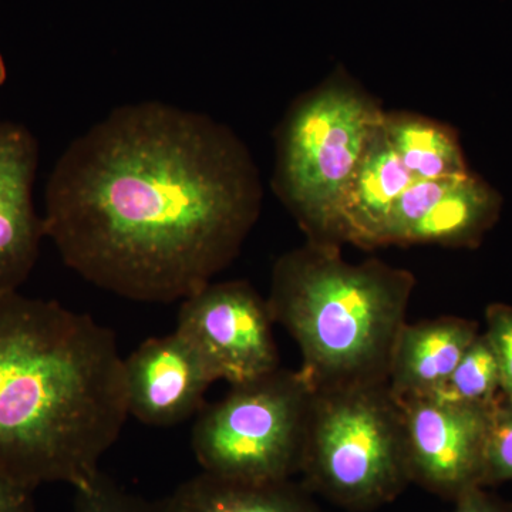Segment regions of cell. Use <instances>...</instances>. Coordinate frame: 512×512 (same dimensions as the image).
<instances>
[{
  "label": "cell",
  "instance_id": "obj_11",
  "mask_svg": "<svg viewBox=\"0 0 512 512\" xmlns=\"http://www.w3.org/2000/svg\"><path fill=\"white\" fill-rule=\"evenodd\" d=\"M478 335L476 322L457 316L404 323L387 375L394 399L406 402L433 396Z\"/></svg>",
  "mask_w": 512,
  "mask_h": 512
},
{
  "label": "cell",
  "instance_id": "obj_23",
  "mask_svg": "<svg viewBox=\"0 0 512 512\" xmlns=\"http://www.w3.org/2000/svg\"><path fill=\"white\" fill-rule=\"evenodd\" d=\"M8 79V69H6L5 59H3L2 53H0V87L5 84Z\"/></svg>",
  "mask_w": 512,
  "mask_h": 512
},
{
  "label": "cell",
  "instance_id": "obj_16",
  "mask_svg": "<svg viewBox=\"0 0 512 512\" xmlns=\"http://www.w3.org/2000/svg\"><path fill=\"white\" fill-rule=\"evenodd\" d=\"M501 396L500 367L493 346L483 333L468 346L447 382L430 397L448 403L491 406Z\"/></svg>",
  "mask_w": 512,
  "mask_h": 512
},
{
  "label": "cell",
  "instance_id": "obj_4",
  "mask_svg": "<svg viewBox=\"0 0 512 512\" xmlns=\"http://www.w3.org/2000/svg\"><path fill=\"white\" fill-rule=\"evenodd\" d=\"M384 113L342 69L286 110L276 128L271 185L306 242L342 248L340 204Z\"/></svg>",
  "mask_w": 512,
  "mask_h": 512
},
{
  "label": "cell",
  "instance_id": "obj_19",
  "mask_svg": "<svg viewBox=\"0 0 512 512\" xmlns=\"http://www.w3.org/2000/svg\"><path fill=\"white\" fill-rule=\"evenodd\" d=\"M512 481V403L501 397L491 414L484 487Z\"/></svg>",
  "mask_w": 512,
  "mask_h": 512
},
{
  "label": "cell",
  "instance_id": "obj_12",
  "mask_svg": "<svg viewBox=\"0 0 512 512\" xmlns=\"http://www.w3.org/2000/svg\"><path fill=\"white\" fill-rule=\"evenodd\" d=\"M383 124V121H382ZM382 124L346 188L338 214V241L357 248L383 247V235L394 204L416 178L390 146Z\"/></svg>",
  "mask_w": 512,
  "mask_h": 512
},
{
  "label": "cell",
  "instance_id": "obj_1",
  "mask_svg": "<svg viewBox=\"0 0 512 512\" xmlns=\"http://www.w3.org/2000/svg\"><path fill=\"white\" fill-rule=\"evenodd\" d=\"M261 175L225 124L163 101L117 107L74 138L46 187V238L84 281L128 301H184L234 262Z\"/></svg>",
  "mask_w": 512,
  "mask_h": 512
},
{
  "label": "cell",
  "instance_id": "obj_20",
  "mask_svg": "<svg viewBox=\"0 0 512 512\" xmlns=\"http://www.w3.org/2000/svg\"><path fill=\"white\" fill-rule=\"evenodd\" d=\"M485 336L493 346L500 367L501 394L512 403V306L493 303L485 311Z\"/></svg>",
  "mask_w": 512,
  "mask_h": 512
},
{
  "label": "cell",
  "instance_id": "obj_7",
  "mask_svg": "<svg viewBox=\"0 0 512 512\" xmlns=\"http://www.w3.org/2000/svg\"><path fill=\"white\" fill-rule=\"evenodd\" d=\"M175 332L215 382H254L279 367L268 301L247 281L215 282L181 301Z\"/></svg>",
  "mask_w": 512,
  "mask_h": 512
},
{
  "label": "cell",
  "instance_id": "obj_8",
  "mask_svg": "<svg viewBox=\"0 0 512 512\" xmlns=\"http://www.w3.org/2000/svg\"><path fill=\"white\" fill-rule=\"evenodd\" d=\"M399 403L412 483L453 501L470 488L484 487L485 448L497 403H448L434 397Z\"/></svg>",
  "mask_w": 512,
  "mask_h": 512
},
{
  "label": "cell",
  "instance_id": "obj_3",
  "mask_svg": "<svg viewBox=\"0 0 512 512\" xmlns=\"http://www.w3.org/2000/svg\"><path fill=\"white\" fill-rule=\"evenodd\" d=\"M416 279L380 261L352 264L342 248L305 242L279 256L268 301L302 355L313 390L387 383Z\"/></svg>",
  "mask_w": 512,
  "mask_h": 512
},
{
  "label": "cell",
  "instance_id": "obj_13",
  "mask_svg": "<svg viewBox=\"0 0 512 512\" xmlns=\"http://www.w3.org/2000/svg\"><path fill=\"white\" fill-rule=\"evenodd\" d=\"M501 208L500 192L487 181L473 173L461 175L426 217L410 229L402 247L476 248L497 222Z\"/></svg>",
  "mask_w": 512,
  "mask_h": 512
},
{
  "label": "cell",
  "instance_id": "obj_14",
  "mask_svg": "<svg viewBox=\"0 0 512 512\" xmlns=\"http://www.w3.org/2000/svg\"><path fill=\"white\" fill-rule=\"evenodd\" d=\"M161 512H325L292 481L241 483L201 473L158 504Z\"/></svg>",
  "mask_w": 512,
  "mask_h": 512
},
{
  "label": "cell",
  "instance_id": "obj_22",
  "mask_svg": "<svg viewBox=\"0 0 512 512\" xmlns=\"http://www.w3.org/2000/svg\"><path fill=\"white\" fill-rule=\"evenodd\" d=\"M0 512H35L33 491L0 480Z\"/></svg>",
  "mask_w": 512,
  "mask_h": 512
},
{
  "label": "cell",
  "instance_id": "obj_21",
  "mask_svg": "<svg viewBox=\"0 0 512 512\" xmlns=\"http://www.w3.org/2000/svg\"><path fill=\"white\" fill-rule=\"evenodd\" d=\"M454 508L450 512H512V503L501 500L484 490V487H473L464 491L454 500Z\"/></svg>",
  "mask_w": 512,
  "mask_h": 512
},
{
  "label": "cell",
  "instance_id": "obj_17",
  "mask_svg": "<svg viewBox=\"0 0 512 512\" xmlns=\"http://www.w3.org/2000/svg\"><path fill=\"white\" fill-rule=\"evenodd\" d=\"M461 177V175H458ZM458 177L413 181L394 204L383 235V247L400 245L410 229L426 217L427 212L440 201Z\"/></svg>",
  "mask_w": 512,
  "mask_h": 512
},
{
  "label": "cell",
  "instance_id": "obj_2",
  "mask_svg": "<svg viewBox=\"0 0 512 512\" xmlns=\"http://www.w3.org/2000/svg\"><path fill=\"white\" fill-rule=\"evenodd\" d=\"M128 417L109 328L56 301L0 295V480L83 487Z\"/></svg>",
  "mask_w": 512,
  "mask_h": 512
},
{
  "label": "cell",
  "instance_id": "obj_9",
  "mask_svg": "<svg viewBox=\"0 0 512 512\" xmlns=\"http://www.w3.org/2000/svg\"><path fill=\"white\" fill-rule=\"evenodd\" d=\"M128 414L151 427H173L200 413L215 382L177 332L147 339L124 359Z\"/></svg>",
  "mask_w": 512,
  "mask_h": 512
},
{
  "label": "cell",
  "instance_id": "obj_15",
  "mask_svg": "<svg viewBox=\"0 0 512 512\" xmlns=\"http://www.w3.org/2000/svg\"><path fill=\"white\" fill-rule=\"evenodd\" d=\"M382 127L394 153L416 180L471 173L453 127L409 111H386Z\"/></svg>",
  "mask_w": 512,
  "mask_h": 512
},
{
  "label": "cell",
  "instance_id": "obj_6",
  "mask_svg": "<svg viewBox=\"0 0 512 512\" xmlns=\"http://www.w3.org/2000/svg\"><path fill=\"white\" fill-rule=\"evenodd\" d=\"M313 389L299 370L279 367L231 386L202 407L191 448L202 473L241 483H282L301 471Z\"/></svg>",
  "mask_w": 512,
  "mask_h": 512
},
{
  "label": "cell",
  "instance_id": "obj_10",
  "mask_svg": "<svg viewBox=\"0 0 512 512\" xmlns=\"http://www.w3.org/2000/svg\"><path fill=\"white\" fill-rule=\"evenodd\" d=\"M39 143L32 131L15 121H0V295L18 292L28 281L45 221L33 202Z\"/></svg>",
  "mask_w": 512,
  "mask_h": 512
},
{
  "label": "cell",
  "instance_id": "obj_5",
  "mask_svg": "<svg viewBox=\"0 0 512 512\" xmlns=\"http://www.w3.org/2000/svg\"><path fill=\"white\" fill-rule=\"evenodd\" d=\"M303 487L345 510L372 511L406 490L404 417L387 383L313 390Z\"/></svg>",
  "mask_w": 512,
  "mask_h": 512
},
{
  "label": "cell",
  "instance_id": "obj_18",
  "mask_svg": "<svg viewBox=\"0 0 512 512\" xmlns=\"http://www.w3.org/2000/svg\"><path fill=\"white\" fill-rule=\"evenodd\" d=\"M74 491V512H161L158 504L127 493L101 471Z\"/></svg>",
  "mask_w": 512,
  "mask_h": 512
}]
</instances>
